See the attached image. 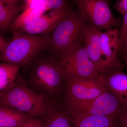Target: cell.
<instances>
[{"instance_id":"1","label":"cell","mask_w":127,"mask_h":127,"mask_svg":"<svg viewBox=\"0 0 127 127\" xmlns=\"http://www.w3.org/2000/svg\"><path fill=\"white\" fill-rule=\"evenodd\" d=\"M12 37L4 51L0 54V62L26 66L50 47L51 34L31 35L11 32Z\"/></svg>"},{"instance_id":"2","label":"cell","mask_w":127,"mask_h":127,"mask_svg":"<svg viewBox=\"0 0 127 127\" xmlns=\"http://www.w3.org/2000/svg\"><path fill=\"white\" fill-rule=\"evenodd\" d=\"M82 40L57 54V61L66 82L77 77L104 80V75L97 70ZM84 44V43H83Z\"/></svg>"},{"instance_id":"3","label":"cell","mask_w":127,"mask_h":127,"mask_svg":"<svg viewBox=\"0 0 127 127\" xmlns=\"http://www.w3.org/2000/svg\"><path fill=\"white\" fill-rule=\"evenodd\" d=\"M0 104L30 117L41 116L46 109L43 95L34 92L21 82L14 83L7 91L0 95Z\"/></svg>"},{"instance_id":"4","label":"cell","mask_w":127,"mask_h":127,"mask_svg":"<svg viewBox=\"0 0 127 127\" xmlns=\"http://www.w3.org/2000/svg\"><path fill=\"white\" fill-rule=\"evenodd\" d=\"M41 53L32 62L29 81L40 90L55 92L64 80L57 61V56H49Z\"/></svg>"},{"instance_id":"5","label":"cell","mask_w":127,"mask_h":127,"mask_svg":"<svg viewBox=\"0 0 127 127\" xmlns=\"http://www.w3.org/2000/svg\"><path fill=\"white\" fill-rule=\"evenodd\" d=\"M86 25L83 17L69 11L51 33L49 50L58 54L82 40V31Z\"/></svg>"},{"instance_id":"6","label":"cell","mask_w":127,"mask_h":127,"mask_svg":"<svg viewBox=\"0 0 127 127\" xmlns=\"http://www.w3.org/2000/svg\"><path fill=\"white\" fill-rule=\"evenodd\" d=\"M75 2L85 20L98 31H107L121 26L120 19L113 15L107 1L76 0Z\"/></svg>"},{"instance_id":"7","label":"cell","mask_w":127,"mask_h":127,"mask_svg":"<svg viewBox=\"0 0 127 127\" xmlns=\"http://www.w3.org/2000/svg\"><path fill=\"white\" fill-rule=\"evenodd\" d=\"M66 82L67 106L89 101L108 90L104 80L77 77Z\"/></svg>"},{"instance_id":"8","label":"cell","mask_w":127,"mask_h":127,"mask_svg":"<svg viewBox=\"0 0 127 127\" xmlns=\"http://www.w3.org/2000/svg\"><path fill=\"white\" fill-rule=\"evenodd\" d=\"M67 107L70 115L86 114L95 116H111L114 118L123 108L118 98L109 90L89 101Z\"/></svg>"},{"instance_id":"9","label":"cell","mask_w":127,"mask_h":127,"mask_svg":"<svg viewBox=\"0 0 127 127\" xmlns=\"http://www.w3.org/2000/svg\"><path fill=\"white\" fill-rule=\"evenodd\" d=\"M101 33L91 25L86 24L82 31V36L86 51L97 70L100 74L106 75L109 72L102 52Z\"/></svg>"},{"instance_id":"10","label":"cell","mask_w":127,"mask_h":127,"mask_svg":"<svg viewBox=\"0 0 127 127\" xmlns=\"http://www.w3.org/2000/svg\"><path fill=\"white\" fill-rule=\"evenodd\" d=\"M69 12L66 6L52 10L48 14H43L17 31L34 35L51 34Z\"/></svg>"},{"instance_id":"11","label":"cell","mask_w":127,"mask_h":127,"mask_svg":"<svg viewBox=\"0 0 127 127\" xmlns=\"http://www.w3.org/2000/svg\"><path fill=\"white\" fill-rule=\"evenodd\" d=\"M100 40L102 52L109 73L120 67L118 57V30L114 28L101 32Z\"/></svg>"},{"instance_id":"12","label":"cell","mask_w":127,"mask_h":127,"mask_svg":"<svg viewBox=\"0 0 127 127\" xmlns=\"http://www.w3.org/2000/svg\"><path fill=\"white\" fill-rule=\"evenodd\" d=\"M107 88L116 96L126 109L127 105V75L120 67L104 76Z\"/></svg>"},{"instance_id":"13","label":"cell","mask_w":127,"mask_h":127,"mask_svg":"<svg viewBox=\"0 0 127 127\" xmlns=\"http://www.w3.org/2000/svg\"><path fill=\"white\" fill-rule=\"evenodd\" d=\"M70 117L74 127H118L115 118L111 116L78 114H71Z\"/></svg>"},{"instance_id":"14","label":"cell","mask_w":127,"mask_h":127,"mask_svg":"<svg viewBox=\"0 0 127 127\" xmlns=\"http://www.w3.org/2000/svg\"><path fill=\"white\" fill-rule=\"evenodd\" d=\"M19 1L0 0V32L2 33L10 31L13 22L22 8Z\"/></svg>"},{"instance_id":"15","label":"cell","mask_w":127,"mask_h":127,"mask_svg":"<svg viewBox=\"0 0 127 127\" xmlns=\"http://www.w3.org/2000/svg\"><path fill=\"white\" fill-rule=\"evenodd\" d=\"M31 118L25 114L0 104V125L4 127H20Z\"/></svg>"},{"instance_id":"16","label":"cell","mask_w":127,"mask_h":127,"mask_svg":"<svg viewBox=\"0 0 127 127\" xmlns=\"http://www.w3.org/2000/svg\"><path fill=\"white\" fill-rule=\"evenodd\" d=\"M48 10V9L44 6L24 10L14 20L11 27V31H17L45 14Z\"/></svg>"},{"instance_id":"17","label":"cell","mask_w":127,"mask_h":127,"mask_svg":"<svg viewBox=\"0 0 127 127\" xmlns=\"http://www.w3.org/2000/svg\"><path fill=\"white\" fill-rule=\"evenodd\" d=\"M20 68L18 66L0 62V95L13 86Z\"/></svg>"},{"instance_id":"18","label":"cell","mask_w":127,"mask_h":127,"mask_svg":"<svg viewBox=\"0 0 127 127\" xmlns=\"http://www.w3.org/2000/svg\"><path fill=\"white\" fill-rule=\"evenodd\" d=\"M51 112L45 122V127H74L68 114L63 112Z\"/></svg>"},{"instance_id":"19","label":"cell","mask_w":127,"mask_h":127,"mask_svg":"<svg viewBox=\"0 0 127 127\" xmlns=\"http://www.w3.org/2000/svg\"><path fill=\"white\" fill-rule=\"evenodd\" d=\"M121 28L118 30V52L122 59L127 64V13L123 17Z\"/></svg>"},{"instance_id":"20","label":"cell","mask_w":127,"mask_h":127,"mask_svg":"<svg viewBox=\"0 0 127 127\" xmlns=\"http://www.w3.org/2000/svg\"><path fill=\"white\" fill-rule=\"evenodd\" d=\"M41 2L48 10H55L66 6L65 1L62 0H42Z\"/></svg>"},{"instance_id":"21","label":"cell","mask_w":127,"mask_h":127,"mask_svg":"<svg viewBox=\"0 0 127 127\" xmlns=\"http://www.w3.org/2000/svg\"><path fill=\"white\" fill-rule=\"evenodd\" d=\"M20 127H45V123L39 119L30 118Z\"/></svg>"},{"instance_id":"22","label":"cell","mask_w":127,"mask_h":127,"mask_svg":"<svg viewBox=\"0 0 127 127\" xmlns=\"http://www.w3.org/2000/svg\"><path fill=\"white\" fill-rule=\"evenodd\" d=\"M115 9L118 11L122 17L127 13V0H119L116 2Z\"/></svg>"},{"instance_id":"23","label":"cell","mask_w":127,"mask_h":127,"mask_svg":"<svg viewBox=\"0 0 127 127\" xmlns=\"http://www.w3.org/2000/svg\"><path fill=\"white\" fill-rule=\"evenodd\" d=\"M119 115L121 127H127V113L126 109H123Z\"/></svg>"},{"instance_id":"24","label":"cell","mask_w":127,"mask_h":127,"mask_svg":"<svg viewBox=\"0 0 127 127\" xmlns=\"http://www.w3.org/2000/svg\"><path fill=\"white\" fill-rule=\"evenodd\" d=\"M9 42V41L5 39L0 34V53H1L4 51Z\"/></svg>"},{"instance_id":"25","label":"cell","mask_w":127,"mask_h":127,"mask_svg":"<svg viewBox=\"0 0 127 127\" xmlns=\"http://www.w3.org/2000/svg\"><path fill=\"white\" fill-rule=\"evenodd\" d=\"M0 127H2V126H1V125H0Z\"/></svg>"}]
</instances>
